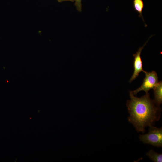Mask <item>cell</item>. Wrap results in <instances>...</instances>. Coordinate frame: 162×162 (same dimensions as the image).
<instances>
[{"mask_svg": "<svg viewBox=\"0 0 162 162\" xmlns=\"http://www.w3.org/2000/svg\"><path fill=\"white\" fill-rule=\"evenodd\" d=\"M130 100L126 104L130 114L129 122L133 125L137 132H145V128L153 126L160 117L161 108L156 105L154 100L151 99L148 93L138 98L129 92Z\"/></svg>", "mask_w": 162, "mask_h": 162, "instance_id": "1", "label": "cell"}, {"mask_svg": "<svg viewBox=\"0 0 162 162\" xmlns=\"http://www.w3.org/2000/svg\"><path fill=\"white\" fill-rule=\"evenodd\" d=\"M148 133L140 135V140L144 144H148L158 148L162 147V128L151 126Z\"/></svg>", "mask_w": 162, "mask_h": 162, "instance_id": "2", "label": "cell"}, {"mask_svg": "<svg viewBox=\"0 0 162 162\" xmlns=\"http://www.w3.org/2000/svg\"><path fill=\"white\" fill-rule=\"evenodd\" d=\"M145 77L141 86L136 90L132 91L134 94L136 95L142 91L145 92L146 94L148 93L151 89H154L158 82V77L157 73L154 71L151 72L145 71Z\"/></svg>", "mask_w": 162, "mask_h": 162, "instance_id": "3", "label": "cell"}, {"mask_svg": "<svg viewBox=\"0 0 162 162\" xmlns=\"http://www.w3.org/2000/svg\"><path fill=\"white\" fill-rule=\"evenodd\" d=\"M153 35L150 36L145 44L142 47H140L136 53L133 54V56L134 57V72L129 82H131L134 80L136 78L138 77L140 73L141 72H143L144 73L145 71L142 68V62L141 58L140 55L141 52L148 42V40Z\"/></svg>", "mask_w": 162, "mask_h": 162, "instance_id": "4", "label": "cell"}, {"mask_svg": "<svg viewBox=\"0 0 162 162\" xmlns=\"http://www.w3.org/2000/svg\"><path fill=\"white\" fill-rule=\"evenodd\" d=\"M154 96V100L156 104L159 106L162 103V82H158L156 87L153 89Z\"/></svg>", "mask_w": 162, "mask_h": 162, "instance_id": "5", "label": "cell"}, {"mask_svg": "<svg viewBox=\"0 0 162 162\" xmlns=\"http://www.w3.org/2000/svg\"><path fill=\"white\" fill-rule=\"evenodd\" d=\"M133 6L134 10L139 14V16L141 17L144 22L145 26H147L144 20L142 14V10L144 7V3L142 0H133Z\"/></svg>", "mask_w": 162, "mask_h": 162, "instance_id": "6", "label": "cell"}, {"mask_svg": "<svg viewBox=\"0 0 162 162\" xmlns=\"http://www.w3.org/2000/svg\"><path fill=\"white\" fill-rule=\"evenodd\" d=\"M149 158L155 162H162V154L156 152L153 150H150L146 154Z\"/></svg>", "mask_w": 162, "mask_h": 162, "instance_id": "7", "label": "cell"}, {"mask_svg": "<svg viewBox=\"0 0 162 162\" xmlns=\"http://www.w3.org/2000/svg\"><path fill=\"white\" fill-rule=\"evenodd\" d=\"M82 0H74L75 5L77 10L79 12L82 11Z\"/></svg>", "mask_w": 162, "mask_h": 162, "instance_id": "8", "label": "cell"}, {"mask_svg": "<svg viewBox=\"0 0 162 162\" xmlns=\"http://www.w3.org/2000/svg\"><path fill=\"white\" fill-rule=\"evenodd\" d=\"M59 2H62L66 1H69L71 2H74V0H57Z\"/></svg>", "mask_w": 162, "mask_h": 162, "instance_id": "9", "label": "cell"}]
</instances>
